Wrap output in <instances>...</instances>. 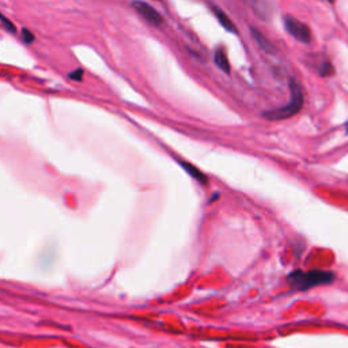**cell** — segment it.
Here are the masks:
<instances>
[{"label":"cell","instance_id":"obj_1","mask_svg":"<svg viewBox=\"0 0 348 348\" xmlns=\"http://www.w3.org/2000/svg\"><path fill=\"white\" fill-rule=\"evenodd\" d=\"M288 87H290V101L284 106L278 108V109H271L268 112H264L263 117H265L267 120H271V121L272 120L278 121V120H286V118L292 117L298 112H301L305 101L302 86L295 78H290Z\"/></svg>","mask_w":348,"mask_h":348},{"label":"cell","instance_id":"obj_2","mask_svg":"<svg viewBox=\"0 0 348 348\" xmlns=\"http://www.w3.org/2000/svg\"><path fill=\"white\" fill-rule=\"evenodd\" d=\"M335 279H336V276L333 272L320 271V269H313V271L308 272L296 269L287 276L290 286L300 291H306L313 287L331 284L335 282Z\"/></svg>","mask_w":348,"mask_h":348},{"label":"cell","instance_id":"obj_3","mask_svg":"<svg viewBox=\"0 0 348 348\" xmlns=\"http://www.w3.org/2000/svg\"><path fill=\"white\" fill-rule=\"evenodd\" d=\"M283 24L287 33L291 37H294L296 41H300L302 44H309L312 41V33L309 29L308 24L301 22L292 15H284L283 16Z\"/></svg>","mask_w":348,"mask_h":348},{"label":"cell","instance_id":"obj_4","mask_svg":"<svg viewBox=\"0 0 348 348\" xmlns=\"http://www.w3.org/2000/svg\"><path fill=\"white\" fill-rule=\"evenodd\" d=\"M131 6L134 7V10L138 12L139 15L142 16L143 19L146 20L147 23L153 24V26H162L163 24V16L157 11V8H154L151 4L138 0V2H132Z\"/></svg>","mask_w":348,"mask_h":348},{"label":"cell","instance_id":"obj_5","mask_svg":"<svg viewBox=\"0 0 348 348\" xmlns=\"http://www.w3.org/2000/svg\"><path fill=\"white\" fill-rule=\"evenodd\" d=\"M211 8H212V12H214V15L216 16V19H218V22L220 23V26L229 33H231V34H237V28H235L234 22L225 14V11H223L222 8L218 7V6H212Z\"/></svg>","mask_w":348,"mask_h":348},{"label":"cell","instance_id":"obj_6","mask_svg":"<svg viewBox=\"0 0 348 348\" xmlns=\"http://www.w3.org/2000/svg\"><path fill=\"white\" fill-rule=\"evenodd\" d=\"M251 33H252V37H253V40L257 42V45H259V48L263 51V52L265 53H269V55H272V53L275 52L276 49L275 46L272 45V42L269 40H268L267 37L264 36L263 33L260 32V30H257L256 28H251Z\"/></svg>","mask_w":348,"mask_h":348},{"label":"cell","instance_id":"obj_7","mask_svg":"<svg viewBox=\"0 0 348 348\" xmlns=\"http://www.w3.org/2000/svg\"><path fill=\"white\" fill-rule=\"evenodd\" d=\"M178 163H180V166H181L182 169L186 171V173L189 174L190 177L194 178V180H197L200 184H207V182H208V178H207L206 174L203 173L200 169H197L196 166H193L192 163L186 162V161H178Z\"/></svg>","mask_w":348,"mask_h":348},{"label":"cell","instance_id":"obj_8","mask_svg":"<svg viewBox=\"0 0 348 348\" xmlns=\"http://www.w3.org/2000/svg\"><path fill=\"white\" fill-rule=\"evenodd\" d=\"M214 63L222 72L230 73V63H229V59H227V55L226 52H225V49L220 48V46L215 49Z\"/></svg>","mask_w":348,"mask_h":348},{"label":"cell","instance_id":"obj_9","mask_svg":"<svg viewBox=\"0 0 348 348\" xmlns=\"http://www.w3.org/2000/svg\"><path fill=\"white\" fill-rule=\"evenodd\" d=\"M0 19H2V24H3V28L6 29L8 33H11V34H15L16 29H15V26H14V23H12L11 20H8L4 15H0Z\"/></svg>","mask_w":348,"mask_h":348},{"label":"cell","instance_id":"obj_10","mask_svg":"<svg viewBox=\"0 0 348 348\" xmlns=\"http://www.w3.org/2000/svg\"><path fill=\"white\" fill-rule=\"evenodd\" d=\"M22 40L26 44H32L33 41H34V36H33V33L29 32L28 29H22Z\"/></svg>","mask_w":348,"mask_h":348},{"label":"cell","instance_id":"obj_11","mask_svg":"<svg viewBox=\"0 0 348 348\" xmlns=\"http://www.w3.org/2000/svg\"><path fill=\"white\" fill-rule=\"evenodd\" d=\"M82 75H83V71L81 68L75 69L72 72L68 73V77L72 79V81H82Z\"/></svg>","mask_w":348,"mask_h":348}]
</instances>
